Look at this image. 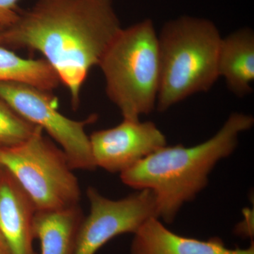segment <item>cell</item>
<instances>
[{
	"label": "cell",
	"mask_w": 254,
	"mask_h": 254,
	"mask_svg": "<svg viewBox=\"0 0 254 254\" xmlns=\"http://www.w3.org/2000/svg\"><path fill=\"white\" fill-rule=\"evenodd\" d=\"M98 66L109 99L124 119L139 120L156 108L160 66L158 35L144 20L120 30Z\"/></svg>",
	"instance_id": "obj_4"
},
{
	"label": "cell",
	"mask_w": 254,
	"mask_h": 254,
	"mask_svg": "<svg viewBox=\"0 0 254 254\" xmlns=\"http://www.w3.org/2000/svg\"><path fill=\"white\" fill-rule=\"evenodd\" d=\"M36 127L0 99V147L20 144L33 134Z\"/></svg>",
	"instance_id": "obj_14"
},
{
	"label": "cell",
	"mask_w": 254,
	"mask_h": 254,
	"mask_svg": "<svg viewBox=\"0 0 254 254\" xmlns=\"http://www.w3.org/2000/svg\"><path fill=\"white\" fill-rule=\"evenodd\" d=\"M0 99L26 121L46 131L61 147L73 170L97 168L85 131V127L96 120L95 115L83 121L71 120L58 111L51 92L17 82H0Z\"/></svg>",
	"instance_id": "obj_6"
},
{
	"label": "cell",
	"mask_w": 254,
	"mask_h": 254,
	"mask_svg": "<svg viewBox=\"0 0 254 254\" xmlns=\"http://www.w3.org/2000/svg\"><path fill=\"white\" fill-rule=\"evenodd\" d=\"M37 126L26 141L0 147V165L16 179L37 211H53L79 204L81 188L63 149Z\"/></svg>",
	"instance_id": "obj_5"
},
{
	"label": "cell",
	"mask_w": 254,
	"mask_h": 254,
	"mask_svg": "<svg viewBox=\"0 0 254 254\" xmlns=\"http://www.w3.org/2000/svg\"><path fill=\"white\" fill-rule=\"evenodd\" d=\"M97 168L122 173L167 145L163 132L151 122L124 119L118 126L89 136Z\"/></svg>",
	"instance_id": "obj_8"
},
{
	"label": "cell",
	"mask_w": 254,
	"mask_h": 254,
	"mask_svg": "<svg viewBox=\"0 0 254 254\" xmlns=\"http://www.w3.org/2000/svg\"><path fill=\"white\" fill-rule=\"evenodd\" d=\"M84 219L79 204L53 211H37L33 231L41 254H74L78 230Z\"/></svg>",
	"instance_id": "obj_12"
},
{
	"label": "cell",
	"mask_w": 254,
	"mask_h": 254,
	"mask_svg": "<svg viewBox=\"0 0 254 254\" xmlns=\"http://www.w3.org/2000/svg\"><path fill=\"white\" fill-rule=\"evenodd\" d=\"M21 0H0V26L8 27L14 24L20 16L18 6Z\"/></svg>",
	"instance_id": "obj_15"
},
{
	"label": "cell",
	"mask_w": 254,
	"mask_h": 254,
	"mask_svg": "<svg viewBox=\"0 0 254 254\" xmlns=\"http://www.w3.org/2000/svg\"><path fill=\"white\" fill-rule=\"evenodd\" d=\"M219 76L225 78L233 94H250L254 80V33L244 28L221 39L218 53Z\"/></svg>",
	"instance_id": "obj_11"
},
{
	"label": "cell",
	"mask_w": 254,
	"mask_h": 254,
	"mask_svg": "<svg viewBox=\"0 0 254 254\" xmlns=\"http://www.w3.org/2000/svg\"><path fill=\"white\" fill-rule=\"evenodd\" d=\"M254 119L232 113L212 138L195 146H165L120 173L122 181L154 194L158 218L170 223L184 203L206 187L208 175L222 159L233 153L242 132L254 126Z\"/></svg>",
	"instance_id": "obj_2"
},
{
	"label": "cell",
	"mask_w": 254,
	"mask_h": 254,
	"mask_svg": "<svg viewBox=\"0 0 254 254\" xmlns=\"http://www.w3.org/2000/svg\"><path fill=\"white\" fill-rule=\"evenodd\" d=\"M36 212L16 179L0 165V233L12 254H38L33 247Z\"/></svg>",
	"instance_id": "obj_9"
},
{
	"label": "cell",
	"mask_w": 254,
	"mask_h": 254,
	"mask_svg": "<svg viewBox=\"0 0 254 254\" xmlns=\"http://www.w3.org/2000/svg\"><path fill=\"white\" fill-rule=\"evenodd\" d=\"M133 235L131 254H254V244L247 249H230L219 237L204 241L181 236L158 218L147 220Z\"/></svg>",
	"instance_id": "obj_10"
},
{
	"label": "cell",
	"mask_w": 254,
	"mask_h": 254,
	"mask_svg": "<svg viewBox=\"0 0 254 254\" xmlns=\"http://www.w3.org/2000/svg\"><path fill=\"white\" fill-rule=\"evenodd\" d=\"M4 26H0V46L1 47L3 40V32H4Z\"/></svg>",
	"instance_id": "obj_17"
},
{
	"label": "cell",
	"mask_w": 254,
	"mask_h": 254,
	"mask_svg": "<svg viewBox=\"0 0 254 254\" xmlns=\"http://www.w3.org/2000/svg\"><path fill=\"white\" fill-rule=\"evenodd\" d=\"M121 28L112 0H38L4 28L1 47L41 53L76 110L90 70L98 66Z\"/></svg>",
	"instance_id": "obj_1"
},
{
	"label": "cell",
	"mask_w": 254,
	"mask_h": 254,
	"mask_svg": "<svg viewBox=\"0 0 254 254\" xmlns=\"http://www.w3.org/2000/svg\"><path fill=\"white\" fill-rule=\"evenodd\" d=\"M221 39L216 26L205 18L182 16L164 25L158 35V111H166L190 95L211 89L220 78Z\"/></svg>",
	"instance_id": "obj_3"
},
{
	"label": "cell",
	"mask_w": 254,
	"mask_h": 254,
	"mask_svg": "<svg viewBox=\"0 0 254 254\" xmlns=\"http://www.w3.org/2000/svg\"><path fill=\"white\" fill-rule=\"evenodd\" d=\"M0 254H12L9 245H7L1 233H0Z\"/></svg>",
	"instance_id": "obj_16"
},
{
	"label": "cell",
	"mask_w": 254,
	"mask_h": 254,
	"mask_svg": "<svg viewBox=\"0 0 254 254\" xmlns=\"http://www.w3.org/2000/svg\"><path fill=\"white\" fill-rule=\"evenodd\" d=\"M0 82H17L51 92L61 83L46 60L25 59L0 46Z\"/></svg>",
	"instance_id": "obj_13"
},
{
	"label": "cell",
	"mask_w": 254,
	"mask_h": 254,
	"mask_svg": "<svg viewBox=\"0 0 254 254\" xmlns=\"http://www.w3.org/2000/svg\"><path fill=\"white\" fill-rule=\"evenodd\" d=\"M87 196L90 213L80 226L74 254H95L112 239L134 234L150 218H158L154 194L150 190H140L114 200L89 187Z\"/></svg>",
	"instance_id": "obj_7"
}]
</instances>
